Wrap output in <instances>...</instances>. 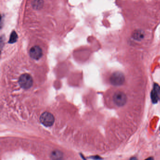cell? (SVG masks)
<instances>
[{
	"label": "cell",
	"mask_w": 160,
	"mask_h": 160,
	"mask_svg": "<svg viewBox=\"0 0 160 160\" xmlns=\"http://www.w3.org/2000/svg\"><path fill=\"white\" fill-rule=\"evenodd\" d=\"M125 81L124 75L121 72H115L112 74L111 82L113 85L120 86L122 85Z\"/></svg>",
	"instance_id": "obj_3"
},
{
	"label": "cell",
	"mask_w": 160,
	"mask_h": 160,
	"mask_svg": "<svg viewBox=\"0 0 160 160\" xmlns=\"http://www.w3.org/2000/svg\"><path fill=\"white\" fill-rule=\"evenodd\" d=\"M42 50L40 46H34L30 50V55L31 58L38 60L42 56Z\"/></svg>",
	"instance_id": "obj_5"
},
{
	"label": "cell",
	"mask_w": 160,
	"mask_h": 160,
	"mask_svg": "<svg viewBox=\"0 0 160 160\" xmlns=\"http://www.w3.org/2000/svg\"><path fill=\"white\" fill-rule=\"evenodd\" d=\"M43 5V0H34L32 2L33 8L35 10H40Z\"/></svg>",
	"instance_id": "obj_9"
},
{
	"label": "cell",
	"mask_w": 160,
	"mask_h": 160,
	"mask_svg": "<svg viewBox=\"0 0 160 160\" xmlns=\"http://www.w3.org/2000/svg\"><path fill=\"white\" fill-rule=\"evenodd\" d=\"M152 100L154 103H156L160 99V87L157 84L154 86L151 94Z\"/></svg>",
	"instance_id": "obj_6"
},
{
	"label": "cell",
	"mask_w": 160,
	"mask_h": 160,
	"mask_svg": "<svg viewBox=\"0 0 160 160\" xmlns=\"http://www.w3.org/2000/svg\"><path fill=\"white\" fill-rule=\"evenodd\" d=\"M40 121L45 127H51L54 124L55 118L51 113L45 112L40 116Z\"/></svg>",
	"instance_id": "obj_2"
},
{
	"label": "cell",
	"mask_w": 160,
	"mask_h": 160,
	"mask_svg": "<svg viewBox=\"0 0 160 160\" xmlns=\"http://www.w3.org/2000/svg\"><path fill=\"white\" fill-rule=\"evenodd\" d=\"M154 160V158H153V157H149V158H147V159H146V160Z\"/></svg>",
	"instance_id": "obj_11"
},
{
	"label": "cell",
	"mask_w": 160,
	"mask_h": 160,
	"mask_svg": "<svg viewBox=\"0 0 160 160\" xmlns=\"http://www.w3.org/2000/svg\"><path fill=\"white\" fill-rule=\"evenodd\" d=\"M17 38H18V37H17V35L16 32L15 31H13L11 33L10 36V40H9V43L11 44V43H14L16 42Z\"/></svg>",
	"instance_id": "obj_10"
},
{
	"label": "cell",
	"mask_w": 160,
	"mask_h": 160,
	"mask_svg": "<svg viewBox=\"0 0 160 160\" xmlns=\"http://www.w3.org/2000/svg\"><path fill=\"white\" fill-rule=\"evenodd\" d=\"M63 158V154L58 150H55L51 154V158L52 160H62Z\"/></svg>",
	"instance_id": "obj_7"
},
{
	"label": "cell",
	"mask_w": 160,
	"mask_h": 160,
	"mask_svg": "<svg viewBox=\"0 0 160 160\" xmlns=\"http://www.w3.org/2000/svg\"><path fill=\"white\" fill-rule=\"evenodd\" d=\"M132 37L135 39L138 40H141L144 37V32L142 31L141 30H139L135 31L132 33Z\"/></svg>",
	"instance_id": "obj_8"
},
{
	"label": "cell",
	"mask_w": 160,
	"mask_h": 160,
	"mask_svg": "<svg viewBox=\"0 0 160 160\" xmlns=\"http://www.w3.org/2000/svg\"><path fill=\"white\" fill-rule=\"evenodd\" d=\"M114 101L118 106H122L126 104L127 101L126 95L122 92H117L113 97Z\"/></svg>",
	"instance_id": "obj_4"
},
{
	"label": "cell",
	"mask_w": 160,
	"mask_h": 160,
	"mask_svg": "<svg viewBox=\"0 0 160 160\" xmlns=\"http://www.w3.org/2000/svg\"><path fill=\"white\" fill-rule=\"evenodd\" d=\"M130 160H138L137 159L136 157H132V158H131V159H130Z\"/></svg>",
	"instance_id": "obj_12"
},
{
	"label": "cell",
	"mask_w": 160,
	"mask_h": 160,
	"mask_svg": "<svg viewBox=\"0 0 160 160\" xmlns=\"http://www.w3.org/2000/svg\"><path fill=\"white\" fill-rule=\"evenodd\" d=\"M20 86L24 89L30 88L33 84V79L30 74H24L20 76L19 81Z\"/></svg>",
	"instance_id": "obj_1"
}]
</instances>
